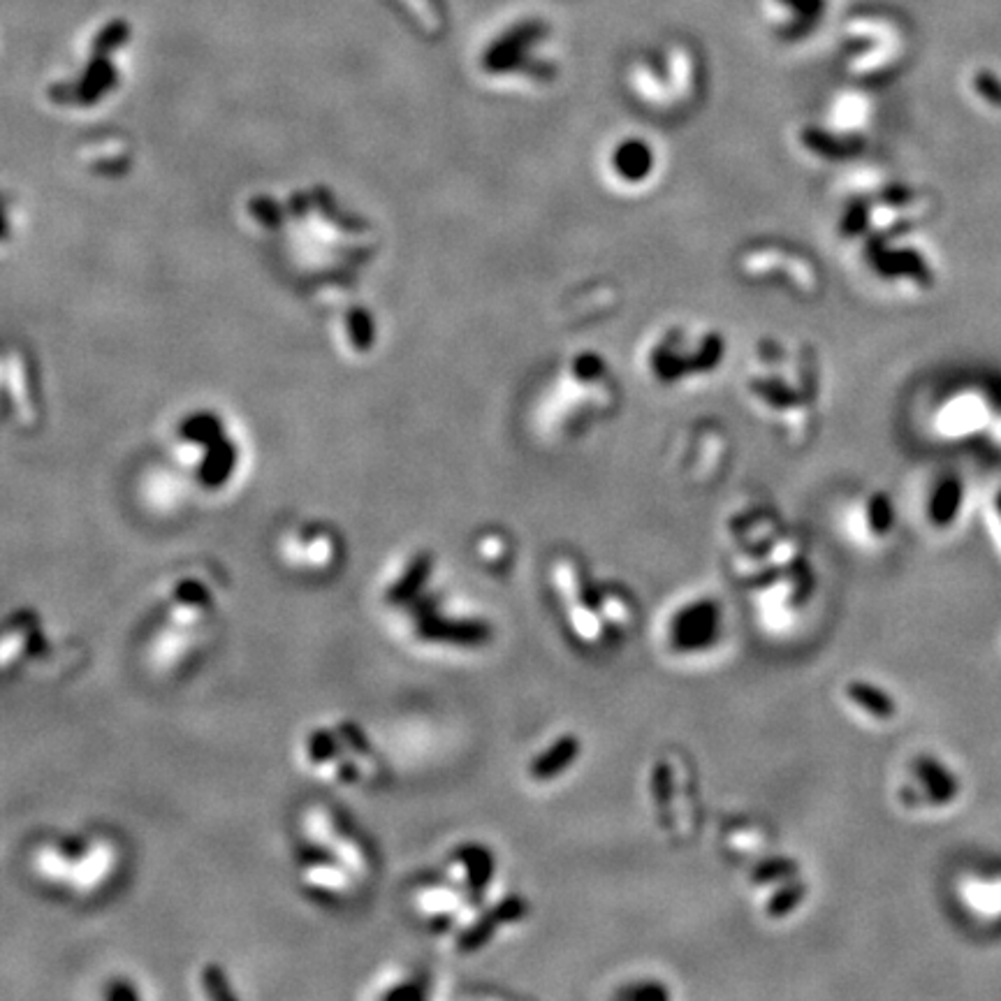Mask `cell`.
<instances>
[{"label":"cell","instance_id":"obj_9","mask_svg":"<svg viewBox=\"0 0 1001 1001\" xmlns=\"http://www.w3.org/2000/svg\"><path fill=\"white\" fill-rule=\"evenodd\" d=\"M459 858L469 867V886L473 890L485 888L494 872V860L489 856V851L482 849V846H466V849L459 851Z\"/></svg>","mask_w":1001,"mask_h":1001},{"label":"cell","instance_id":"obj_11","mask_svg":"<svg viewBox=\"0 0 1001 1001\" xmlns=\"http://www.w3.org/2000/svg\"><path fill=\"white\" fill-rule=\"evenodd\" d=\"M802 897H805V886H802V883H798V886H791V888L781 890L779 895L772 897L770 906H767V913H770L772 918L786 916V913H791L795 909V904H798L802 900Z\"/></svg>","mask_w":1001,"mask_h":1001},{"label":"cell","instance_id":"obj_7","mask_svg":"<svg viewBox=\"0 0 1001 1001\" xmlns=\"http://www.w3.org/2000/svg\"><path fill=\"white\" fill-rule=\"evenodd\" d=\"M962 501V485L957 478H946L941 480V485L934 492L932 506H930V517L937 526H948L960 510Z\"/></svg>","mask_w":1001,"mask_h":1001},{"label":"cell","instance_id":"obj_15","mask_svg":"<svg viewBox=\"0 0 1001 1001\" xmlns=\"http://www.w3.org/2000/svg\"><path fill=\"white\" fill-rule=\"evenodd\" d=\"M872 524L879 533L888 531L890 524H893V508H890V503L883 496H876L872 501Z\"/></svg>","mask_w":1001,"mask_h":1001},{"label":"cell","instance_id":"obj_17","mask_svg":"<svg viewBox=\"0 0 1001 1001\" xmlns=\"http://www.w3.org/2000/svg\"><path fill=\"white\" fill-rule=\"evenodd\" d=\"M793 862H788V860H774L770 862V865H763V867H758L756 869V874H754V879L756 881H770V879H777V876H786V874H793Z\"/></svg>","mask_w":1001,"mask_h":1001},{"label":"cell","instance_id":"obj_5","mask_svg":"<svg viewBox=\"0 0 1001 1001\" xmlns=\"http://www.w3.org/2000/svg\"><path fill=\"white\" fill-rule=\"evenodd\" d=\"M916 770H918L920 781H923L925 788H927V795H930V800L937 802V805L951 802L957 795V791H960V786H957L953 774L930 756H920L918 763H916Z\"/></svg>","mask_w":1001,"mask_h":1001},{"label":"cell","instance_id":"obj_16","mask_svg":"<svg viewBox=\"0 0 1001 1001\" xmlns=\"http://www.w3.org/2000/svg\"><path fill=\"white\" fill-rule=\"evenodd\" d=\"M341 735H343V740H346L350 747H353V751H357V754H369L371 747H369V742H367V737H364V733L360 730V726H355V723H341Z\"/></svg>","mask_w":1001,"mask_h":1001},{"label":"cell","instance_id":"obj_4","mask_svg":"<svg viewBox=\"0 0 1001 1001\" xmlns=\"http://www.w3.org/2000/svg\"><path fill=\"white\" fill-rule=\"evenodd\" d=\"M580 756V740L575 735H566L552 744L550 749L545 751L543 756L536 758L531 765V777L538 781H547L552 777H557L575 763V758Z\"/></svg>","mask_w":1001,"mask_h":1001},{"label":"cell","instance_id":"obj_6","mask_svg":"<svg viewBox=\"0 0 1001 1001\" xmlns=\"http://www.w3.org/2000/svg\"><path fill=\"white\" fill-rule=\"evenodd\" d=\"M846 696H849L858 707H862V710L876 716V719H890V716H895V700L872 684L851 682L846 686Z\"/></svg>","mask_w":1001,"mask_h":1001},{"label":"cell","instance_id":"obj_22","mask_svg":"<svg viewBox=\"0 0 1001 1001\" xmlns=\"http://www.w3.org/2000/svg\"><path fill=\"white\" fill-rule=\"evenodd\" d=\"M997 508H999V513H1001V492H999V496H997Z\"/></svg>","mask_w":1001,"mask_h":1001},{"label":"cell","instance_id":"obj_19","mask_svg":"<svg viewBox=\"0 0 1001 1001\" xmlns=\"http://www.w3.org/2000/svg\"><path fill=\"white\" fill-rule=\"evenodd\" d=\"M624 997L628 999H663L666 997V990L659 988V985H647V988H640V990H628L624 992Z\"/></svg>","mask_w":1001,"mask_h":1001},{"label":"cell","instance_id":"obj_21","mask_svg":"<svg viewBox=\"0 0 1001 1001\" xmlns=\"http://www.w3.org/2000/svg\"><path fill=\"white\" fill-rule=\"evenodd\" d=\"M107 997H109V999H137V992H135L133 988H130V985H121V983H116L114 988H109Z\"/></svg>","mask_w":1001,"mask_h":1001},{"label":"cell","instance_id":"obj_2","mask_svg":"<svg viewBox=\"0 0 1001 1001\" xmlns=\"http://www.w3.org/2000/svg\"><path fill=\"white\" fill-rule=\"evenodd\" d=\"M524 916H526V902L522 900V897H508V900L496 904L494 909L487 913V916L476 920V923H473L469 930H466L462 937H459V951H464V953L478 951V948L485 944V941L492 939L496 927L506 925V923H515V920H520Z\"/></svg>","mask_w":1001,"mask_h":1001},{"label":"cell","instance_id":"obj_1","mask_svg":"<svg viewBox=\"0 0 1001 1001\" xmlns=\"http://www.w3.org/2000/svg\"><path fill=\"white\" fill-rule=\"evenodd\" d=\"M716 621H719V608L712 601L691 605L672 621V645L677 649L710 645L716 638Z\"/></svg>","mask_w":1001,"mask_h":1001},{"label":"cell","instance_id":"obj_20","mask_svg":"<svg viewBox=\"0 0 1001 1001\" xmlns=\"http://www.w3.org/2000/svg\"><path fill=\"white\" fill-rule=\"evenodd\" d=\"M387 999H420L422 990L415 988V985H401V988H394L385 995Z\"/></svg>","mask_w":1001,"mask_h":1001},{"label":"cell","instance_id":"obj_12","mask_svg":"<svg viewBox=\"0 0 1001 1001\" xmlns=\"http://www.w3.org/2000/svg\"><path fill=\"white\" fill-rule=\"evenodd\" d=\"M204 990H207L209 997L214 999H232V992L225 985V974L218 967H207L204 969Z\"/></svg>","mask_w":1001,"mask_h":1001},{"label":"cell","instance_id":"obj_18","mask_svg":"<svg viewBox=\"0 0 1001 1001\" xmlns=\"http://www.w3.org/2000/svg\"><path fill=\"white\" fill-rule=\"evenodd\" d=\"M177 596L184 603H204V601H207V591H204L200 587V584H195V582H184V584H181L179 591H177Z\"/></svg>","mask_w":1001,"mask_h":1001},{"label":"cell","instance_id":"obj_8","mask_svg":"<svg viewBox=\"0 0 1001 1001\" xmlns=\"http://www.w3.org/2000/svg\"><path fill=\"white\" fill-rule=\"evenodd\" d=\"M429 568H431L429 554H420V557L411 564V568H408L406 575L401 577L397 584H394L390 594H387V598H390L392 603H404V601H408V598H413L420 591L422 584L427 582Z\"/></svg>","mask_w":1001,"mask_h":1001},{"label":"cell","instance_id":"obj_14","mask_svg":"<svg viewBox=\"0 0 1001 1001\" xmlns=\"http://www.w3.org/2000/svg\"><path fill=\"white\" fill-rule=\"evenodd\" d=\"M670 791H672V781H670V767L659 765L654 774V795L656 802H659V809L666 811L670 807Z\"/></svg>","mask_w":1001,"mask_h":1001},{"label":"cell","instance_id":"obj_10","mask_svg":"<svg viewBox=\"0 0 1001 1001\" xmlns=\"http://www.w3.org/2000/svg\"><path fill=\"white\" fill-rule=\"evenodd\" d=\"M336 754H339V747H336L332 733H327V730H316V733L309 737V756L313 763H327Z\"/></svg>","mask_w":1001,"mask_h":1001},{"label":"cell","instance_id":"obj_3","mask_svg":"<svg viewBox=\"0 0 1001 1001\" xmlns=\"http://www.w3.org/2000/svg\"><path fill=\"white\" fill-rule=\"evenodd\" d=\"M420 635L427 640L457 642V645H480L489 638V628L478 621L427 619L420 624Z\"/></svg>","mask_w":1001,"mask_h":1001},{"label":"cell","instance_id":"obj_13","mask_svg":"<svg viewBox=\"0 0 1001 1001\" xmlns=\"http://www.w3.org/2000/svg\"><path fill=\"white\" fill-rule=\"evenodd\" d=\"M976 91L981 93V98H985L990 105L1001 107V79L992 75V72H978L976 75Z\"/></svg>","mask_w":1001,"mask_h":1001}]
</instances>
